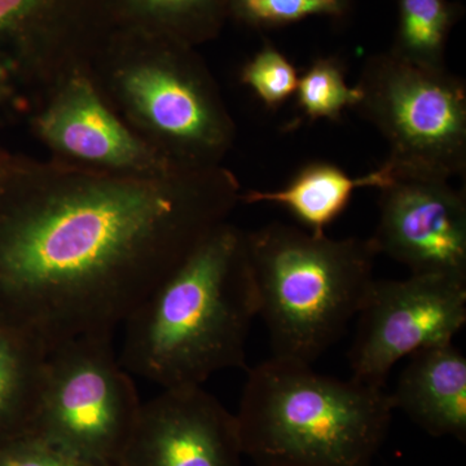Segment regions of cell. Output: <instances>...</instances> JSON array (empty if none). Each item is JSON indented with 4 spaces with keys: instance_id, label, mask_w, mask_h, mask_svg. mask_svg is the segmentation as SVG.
<instances>
[{
    "instance_id": "1",
    "label": "cell",
    "mask_w": 466,
    "mask_h": 466,
    "mask_svg": "<svg viewBox=\"0 0 466 466\" xmlns=\"http://www.w3.org/2000/svg\"><path fill=\"white\" fill-rule=\"evenodd\" d=\"M0 211L2 323L50 351L113 334L241 202L225 167L119 175L23 162Z\"/></svg>"
},
{
    "instance_id": "2",
    "label": "cell",
    "mask_w": 466,
    "mask_h": 466,
    "mask_svg": "<svg viewBox=\"0 0 466 466\" xmlns=\"http://www.w3.org/2000/svg\"><path fill=\"white\" fill-rule=\"evenodd\" d=\"M258 294L247 232L226 222L125 321L119 361L162 389L244 368Z\"/></svg>"
},
{
    "instance_id": "3",
    "label": "cell",
    "mask_w": 466,
    "mask_h": 466,
    "mask_svg": "<svg viewBox=\"0 0 466 466\" xmlns=\"http://www.w3.org/2000/svg\"><path fill=\"white\" fill-rule=\"evenodd\" d=\"M392 410L385 388L272 357L250 370L235 416L257 466H372Z\"/></svg>"
},
{
    "instance_id": "4",
    "label": "cell",
    "mask_w": 466,
    "mask_h": 466,
    "mask_svg": "<svg viewBox=\"0 0 466 466\" xmlns=\"http://www.w3.org/2000/svg\"><path fill=\"white\" fill-rule=\"evenodd\" d=\"M88 76L110 108L175 167H222L236 124L195 47L113 29Z\"/></svg>"
},
{
    "instance_id": "5",
    "label": "cell",
    "mask_w": 466,
    "mask_h": 466,
    "mask_svg": "<svg viewBox=\"0 0 466 466\" xmlns=\"http://www.w3.org/2000/svg\"><path fill=\"white\" fill-rule=\"evenodd\" d=\"M247 248L272 357L312 366L360 311L375 280L372 241L275 222L247 232Z\"/></svg>"
},
{
    "instance_id": "6",
    "label": "cell",
    "mask_w": 466,
    "mask_h": 466,
    "mask_svg": "<svg viewBox=\"0 0 466 466\" xmlns=\"http://www.w3.org/2000/svg\"><path fill=\"white\" fill-rule=\"evenodd\" d=\"M355 106L389 146L395 177L451 180L466 170V87L446 69H425L390 51L368 57Z\"/></svg>"
},
{
    "instance_id": "7",
    "label": "cell",
    "mask_w": 466,
    "mask_h": 466,
    "mask_svg": "<svg viewBox=\"0 0 466 466\" xmlns=\"http://www.w3.org/2000/svg\"><path fill=\"white\" fill-rule=\"evenodd\" d=\"M112 341L113 334H92L48 351L29 437L116 466L142 400Z\"/></svg>"
},
{
    "instance_id": "8",
    "label": "cell",
    "mask_w": 466,
    "mask_h": 466,
    "mask_svg": "<svg viewBox=\"0 0 466 466\" xmlns=\"http://www.w3.org/2000/svg\"><path fill=\"white\" fill-rule=\"evenodd\" d=\"M112 30L106 0H0V90L32 116Z\"/></svg>"
},
{
    "instance_id": "9",
    "label": "cell",
    "mask_w": 466,
    "mask_h": 466,
    "mask_svg": "<svg viewBox=\"0 0 466 466\" xmlns=\"http://www.w3.org/2000/svg\"><path fill=\"white\" fill-rule=\"evenodd\" d=\"M350 354L355 381L385 388L392 367L404 358L452 342L466 323V280L412 275L373 280L359 311Z\"/></svg>"
},
{
    "instance_id": "10",
    "label": "cell",
    "mask_w": 466,
    "mask_h": 466,
    "mask_svg": "<svg viewBox=\"0 0 466 466\" xmlns=\"http://www.w3.org/2000/svg\"><path fill=\"white\" fill-rule=\"evenodd\" d=\"M379 191L376 253L412 275L466 280L465 192L438 177H394Z\"/></svg>"
},
{
    "instance_id": "11",
    "label": "cell",
    "mask_w": 466,
    "mask_h": 466,
    "mask_svg": "<svg viewBox=\"0 0 466 466\" xmlns=\"http://www.w3.org/2000/svg\"><path fill=\"white\" fill-rule=\"evenodd\" d=\"M34 134L52 159L119 175H155L180 167L167 162L122 121L88 73L70 76L30 116Z\"/></svg>"
},
{
    "instance_id": "12",
    "label": "cell",
    "mask_w": 466,
    "mask_h": 466,
    "mask_svg": "<svg viewBox=\"0 0 466 466\" xmlns=\"http://www.w3.org/2000/svg\"><path fill=\"white\" fill-rule=\"evenodd\" d=\"M236 416L202 386L162 389L147 403L116 466H242Z\"/></svg>"
},
{
    "instance_id": "13",
    "label": "cell",
    "mask_w": 466,
    "mask_h": 466,
    "mask_svg": "<svg viewBox=\"0 0 466 466\" xmlns=\"http://www.w3.org/2000/svg\"><path fill=\"white\" fill-rule=\"evenodd\" d=\"M394 391L400 408L433 437L466 440V358L452 342L410 355Z\"/></svg>"
},
{
    "instance_id": "14",
    "label": "cell",
    "mask_w": 466,
    "mask_h": 466,
    "mask_svg": "<svg viewBox=\"0 0 466 466\" xmlns=\"http://www.w3.org/2000/svg\"><path fill=\"white\" fill-rule=\"evenodd\" d=\"M394 177L385 164L363 177H351L330 162H312L300 168L284 188L241 193V202L279 205L290 211L308 231L325 235V228L342 216L355 192L363 188L379 191Z\"/></svg>"
},
{
    "instance_id": "15",
    "label": "cell",
    "mask_w": 466,
    "mask_h": 466,
    "mask_svg": "<svg viewBox=\"0 0 466 466\" xmlns=\"http://www.w3.org/2000/svg\"><path fill=\"white\" fill-rule=\"evenodd\" d=\"M113 29L161 36L198 47L228 21V0H106Z\"/></svg>"
},
{
    "instance_id": "16",
    "label": "cell",
    "mask_w": 466,
    "mask_h": 466,
    "mask_svg": "<svg viewBox=\"0 0 466 466\" xmlns=\"http://www.w3.org/2000/svg\"><path fill=\"white\" fill-rule=\"evenodd\" d=\"M48 351L0 321V446L29 437Z\"/></svg>"
},
{
    "instance_id": "17",
    "label": "cell",
    "mask_w": 466,
    "mask_h": 466,
    "mask_svg": "<svg viewBox=\"0 0 466 466\" xmlns=\"http://www.w3.org/2000/svg\"><path fill=\"white\" fill-rule=\"evenodd\" d=\"M398 25L391 54L425 69H446V51L461 5L450 0H395Z\"/></svg>"
},
{
    "instance_id": "18",
    "label": "cell",
    "mask_w": 466,
    "mask_h": 466,
    "mask_svg": "<svg viewBox=\"0 0 466 466\" xmlns=\"http://www.w3.org/2000/svg\"><path fill=\"white\" fill-rule=\"evenodd\" d=\"M296 95L297 106L309 122L341 121L343 112L361 99L358 86L350 87L346 82L345 64L337 56L315 58L299 76Z\"/></svg>"
},
{
    "instance_id": "19",
    "label": "cell",
    "mask_w": 466,
    "mask_h": 466,
    "mask_svg": "<svg viewBox=\"0 0 466 466\" xmlns=\"http://www.w3.org/2000/svg\"><path fill=\"white\" fill-rule=\"evenodd\" d=\"M351 8L352 0H228V20L268 30L314 16L345 18Z\"/></svg>"
},
{
    "instance_id": "20",
    "label": "cell",
    "mask_w": 466,
    "mask_h": 466,
    "mask_svg": "<svg viewBox=\"0 0 466 466\" xmlns=\"http://www.w3.org/2000/svg\"><path fill=\"white\" fill-rule=\"evenodd\" d=\"M299 79L297 67L272 43H265L240 72L241 84L272 110L296 95Z\"/></svg>"
},
{
    "instance_id": "21",
    "label": "cell",
    "mask_w": 466,
    "mask_h": 466,
    "mask_svg": "<svg viewBox=\"0 0 466 466\" xmlns=\"http://www.w3.org/2000/svg\"><path fill=\"white\" fill-rule=\"evenodd\" d=\"M0 466H109L72 455L33 437L0 446Z\"/></svg>"
}]
</instances>
